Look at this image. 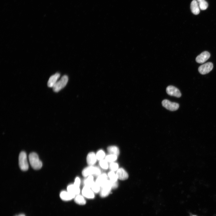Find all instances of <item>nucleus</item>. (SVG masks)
<instances>
[{
  "label": "nucleus",
  "instance_id": "obj_1",
  "mask_svg": "<svg viewBox=\"0 0 216 216\" xmlns=\"http://www.w3.org/2000/svg\"><path fill=\"white\" fill-rule=\"evenodd\" d=\"M30 164L32 167L35 170L40 169L43 166V163L39 159L38 154L35 152L30 153L29 155Z\"/></svg>",
  "mask_w": 216,
  "mask_h": 216
},
{
  "label": "nucleus",
  "instance_id": "obj_2",
  "mask_svg": "<svg viewBox=\"0 0 216 216\" xmlns=\"http://www.w3.org/2000/svg\"><path fill=\"white\" fill-rule=\"evenodd\" d=\"M101 174L100 169L99 167L93 166H89L85 168L82 171V174L85 177L93 175L98 177Z\"/></svg>",
  "mask_w": 216,
  "mask_h": 216
},
{
  "label": "nucleus",
  "instance_id": "obj_3",
  "mask_svg": "<svg viewBox=\"0 0 216 216\" xmlns=\"http://www.w3.org/2000/svg\"><path fill=\"white\" fill-rule=\"evenodd\" d=\"M19 164L20 167L23 171L27 170L29 168V165L27 160V155L24 151L22 152L19 155Z\"/></svg>",
  "mask_w": 216,
  "mask_h": 216
},
{
  "label": "nucleus",
  "instance_id": "obj_4",
  "mask_svg": "<svg viewBox=\"0 0 216 216\" xmlns=\"http://www.w3.org/2000/svg\"><path fill=\"white\" fill-rule=\"evenodd\" d=\"M68 80V77L67 75L63 76L60 80L57 81L53 87V91L55 92L60 91L66 86Z\"/></svg>",
  "mask_w": 216,
  "mask_h": 216
},
{
  "label": "nucleus",
  "instance_id": "obj_5",
  "mask_svg": "<svg viewBox=\"0 0 216 216\" xmlns=\"http://www.w3.org/2000/svg\"><path fill=\"white\" fill-rule=\"evenodd\" d=\"M112 189L111 181L108 180L105 184L101 187L100 195L101 197H107L110 194Z\"/></svg>",
  "mask_w": 216,
  "mask_h": 216
},
{
  "label": "nucleus",
  "instance_id": "obj_6",
  "mask_svg": "<svg viewBox=\"0 0 216 216\" xmlns=\"http://www.w3.org/2000/svg\"><path fill=\"white\" fill-rule=\"evenodd\" d=\"M162 104L163 107L171 111H176L179 107V105L178 103L171 102L167 100H163L162 102Z\"/></svg>",
  "mask_w": 216,
  "mask_h": 216
},
{
  "label": "nucleus",
  "instance_id": "obj_7",
  "mask_svg": "<svg viewBox=\"0 0 216 216\" xmlns=\"http://www.w3.org/2000/svg\"><path fill=\"white\" fill-rule=\"evenodd\" d=\"M213 67V64L212 63L208 62L200 66L199 68V71L201 74H205L211 71Z\"/></svg>",
  "mask_w": 216,
  "mask_h": 216
},
{
  "label": "nucleus",
  "instance_id": "obj_8",
  "mask_svg": "<svg viewBox=\"0 0 216 216\" xmlns=\"http://www.w3.org/2000/svg\"><path fill=\"white\" fill-rule=\"evenodd\" d=\"M166 91L167 94L170 96L177 98H180L181 96V94L180 90L173 86H170L167 87Z\"/></svg>",
  "mask_w": 216,
  "mask_h": 216
},
{
  "label": "nucleus",
  "instance_id": "obj_9",
  "mask_svg": "<svg viewBox=\"0 0 216 216\" xmlns=\"http://www.w3.org/2000/svg\"><path fill=\"white\" fill-rule=\"evenodd\" d=\"M210 56V53L207 51H204L196 57V62L199 64H203L206 62Z\"/></svg>",
  "mask_w": 216,
  "mask_h": 216
},
{
  "label": "nucleus",
  "instance_id": "obj_10",
  "mask_svg": "<svg viewBox=\"0 0 216 216\" xmlns=\"http://www.w3.org/2000/svg\"><path fill=\"white\" fill-rule=\"evenodd\" d=\"M108 175L105 173H101L97 177L95 183L101 187L104 185L108 181Z\"/></svg>",
  "mask_w": 216,
  "mask_h": 216
},
{
  "label": "nucleus",
  "instance_id": "obj_11",
  "mask_svg": "<svg viewBox=\"0 0 216 216\" xmlns=\"http://www.w3.org/2000/svg\"><path fill=\"white\" fill-rule=\"evenodd\" d=\"M116 174L118 179L121 180H126L129 178L128 173L123 168H119L117 171Z\"/></svg>",
  "mask_w": 216,
  "mask_h": 216
},
{
  "label": "nucleus",
  "instance_id": "obj_12",
  "mask_svg": "<svg viewBox=\"0 0 216 216\" xmlns=\"http://www.w3.org/2000/svg\"><path fill=\"white\" fill-rule=\"evenodd\" d=\"M82 194L85 197L88 199H92L95 197L93 191L90 188L84 186L82 191Z\"/></svg>",
  "mask_w": 216,
  "mask_h": 216
},
{
  "label": "nucleus",
  "instance_id": "obj_13",
  "mask_svg": "<svg viewBox=\"0 0 216 216\" xmlns=\"http://www.w3.org/2000/svg\"><path fill=\"white\" fill-rule=\"evenodd\" d=\"M96 154L93 152L89 153L87 155V163L89 166H93L97 161Z\"/></svg>",
  "mask_w": 216,
  "mask_h": 216
},
{
  "label": "nucleus",
  "instance_id": "obj_14",
  "mask_svg": "<svg viewBox=\"0 0 216 216\" xmlns=\"http://www.w3.org/2000/svg\"><path fill=\"white\" fill-rule=\"evenodd\" d=\"M60 76V74L59 73H56L51 76L48 82V86L50 87H53L57 82Z\"/></svg>",
  "mask_w": 216,
  "mask_h": 216
},
{
  "label": "nucleus",
  "instance_id": "obj_15",
  "mask_svg": "<svg viewBox=\"0 0 216 216\" xmlns=\"http://www.w3.org/2000/svg\"><path fill=\"white\" fill-rule=\"evenodd\" d=\"M67 191L75 196L79 194L80 192L79 187L75 186L74 184L69 185L67 188Z\"/></svg>",
  "mask_w": 216,
  "mask_h": 216
},
{
  "label": "nucleus",
  "instance_id": "obj_16",
  "mask_svg": "<svg viewBox=\"0 0 216 216\" xmlns=\"http://www.w3.org/2000/svg\"><path fill=\"white\" fill-rule=\"evenodd\" d=\"M61 199L65 201H69L75 198V196L74 195L68 191H63L60 194Z\"/></svg>",
  "mask_w": 216,
  "mask_h": 216
},
{
  "label": "nucleus",
  "instance_id": "obj_17",
  "mask_svg": "<svg viewBox=\"0 0 216 216\" xmlns=\"http://www.w3.org/2000/svg\"><path fill=\"white\" fill-rule=\"evenodd\" d=\"M191 8L192 13L195 14H198L200 12V8L198 3L196 0H193L191 4Z\"/></svg>",
  "mask_w": 216,
  "mask_h": 216
},
{
  "label": "nucleus",
  "instance_id": "obj_18",
  "mask_svg": "<svg viewBox=\"0 0 216 216\" xmlns=\"http://www.w3.org/2000/svg\"><path fill=\"white\" fill-rule=\"evenodd\" d=\"M107 150L110 154L115 155L117 156H118L120 153L119 148L116 146H109L107 148Z\"/></svg>",
  "mask_w": 216,
  "mask_h": 216
},
{
  "label": "nucleus",
  "instance_id": "obj_19",
  "mask_svg": "<svg viewBox=\"0 0 216 216\" xmlns=\"http://www.w3.org/2000/svg\"><path fill=\"white\" fill-rule=\"evenodd\" d=\"M95 183L93 176L92 175L88 176V178L84 181L85 186L90 188Z\"/></svg>",
  "mask_w": 216,
  "mask_h": 216
},
{
  "label": "nucleus",
  "instance_id": "obj_20",
  "mask_svg": "<svg viewBox=\"0 0 216 216\" xmlns=\"http://www.w3.org/2000/svg\"><path fill=\"white\" fill-rule=\"evenodd\" d=\"M74 201L77 204L80 205H83L86 203V201L83 196L79 194L75 197Z\"/></svg>",
  "mask_w": 216,
  "mask_h": 216
},
{
  "label": "nucleus",
  "instance_id": "obj_21",
  "mask_svg": "<svg viewBox=\"0 0 216 216\" xmlns=\"http://www.w3.org/2000/svg\"><path fill=\"white\" fill-rule=\"evenodd\" d=\"M197 1L201 10H205L207 8L208 4L205 0H197Z\"/></svg>",
  "mask_w": 216,
  "mask_h": 216
},
{
  "label": "nucleus",
  "instance_id": "obj_22",
  "mask_svg": "<svg viewBox=\"0 0 216 216\" xmlns=\"http://www.w3.org/2000/svg\"><path fill=\"white\" fill-rule=\"evenodd\" d=\"M117 157L118 156L116 155L110 154L105 156V160L108 162L111 163L116 160L117 159Z\"/></svg>",
  "mask_w": 216,
  "mask_h": 216
},
{
  "label": "nucleus",
  "instance_id": "obj_23",
  "mask_svg": "<svg viewBox=\"0 0 216 216\" xmlns=\"http://www.w3.org/2000/svg\"><path fill=\"white\" fill-rule=\"evenodd\" d=\"M108 177L110 178V180L113 182H116L117 181V180L118 179L117 176L114 172V171H110L108 174Z\"/></svg>",
  "mask_w": 216,
  "mask_h": 216
},
{
  "label": "nucleus",
  "instance_id": "obj_24",
  "mask_svg": "<svg viewBox=\"0 0 216 216\" xmlns=\"http://www.w3.org/2000/svg\"><path fill=\"white\" fill-rule=\"evenodd\" d=\"M96 155L97 160L100 161L103 160L105 157V153L104 151L102 150H100L98 151Z\"/></svg>",
  "mask_w": 216,
  "mask_h": 216
},
{
  "label": "nucleus",
  "instance_id": "obj_25",
  "mask_svg": "<svg viewBox=\"0 0 216 216\" xmlns=\"http://www.w3.org/2000/svg\"><path fill=\"white\" fill-rule=\"evenodd\" d=\"M109 168L111 171H115L119 169V165L118 164L114 162L110 163Z\"/></svg>",
  "mask_w": 216,
  "mask_h": 216
},
{
  "label": "nucleus",
  "instance_id": "obj_26",
  "mask_svg": "<svg viewBox=\"0 0 216 216\" xmlns=\"http://www.w3.org/2000/svg\"><path fill=\"white\" fill-rule=\"evenodd\" d=\"M100 165L101 168L105 170L109 168L108 162L105 159L100 160Z\"/></svg>",
  "mask_w": 216,
  "mask_h": 216
},
{
  "label": "nucleus",
  "instance_id": "obj_27",
  "mask_svg": "<svg viewBox=\"0 0 216 216\" xmlns=\"http://www.w3.org/2000/svg\"><path fill=\"white\" fill-rule=\"evenodd\" d=\"M91 189L94 192L98 193L100 191L101 187L95 182Z\"/></svg>",
  "mask_w": 216,
  "mask_h": 216
},
{
  "label": "nucleus",
  "instance_id": "obj_28",
  "mask_svg": "<svg viewBox=\"0 0 216 216\" xmlns=\"http://www.w3.org/2000/svg\"><path fill=\"white\" fill-rule=\"evenodd\" d=\"M80 183L81 180L80 178L78 177H77L75 179L74 184L77 186L80 187Z\"/></svg>",
  "mask_w": 216,
  "mask_h": 216
},
{
  "label": "nucleus",
  "instance_id": "obj_29",
  "mask_svg": "<svg viewBox=\"0 0 216 216\" xmlns=\"http://www.w3.org/2000/svg\"><path fill=\"white\" fill-rule=\"evenodd\" d=\"M197 165L200 167H203L204 165V164L203 162L199 161L197 163Z\"/></svg>",
  "mask_w": 216,
  "mask_h": 216
},
{
  "label": "nucleus",
  "instance_id": "obj_30",
  "mask_svg": "<svg viewBox=\"0 0 216 216\" xmlns=\"http://www.w3.org/2000/svg\"><path fill=\"white\" fill-rule=\"evenodd\" d=\"M190 190L192 193H194L197 191V189L194 186H192L190 188Z\"/></svg>",
  "mask_w": 216,
  "mask_h": 216
},
{
  "label": "nucleus",
  "instance_id": "obj_31",
  "mask_svg": "<svg viewBox=\"0 0 216 216\" xmlns=\"http://www.w3.org/2000/svg\"><path fill=\"white\" fill-rule=\"evenodd\" d=\"M213 199L214 201L216 202V194L214 195L213 197Z\"/></svg>",
  "mask_w": 216,
  "mask_h": 216
},
{
  "label": "nucleus",
  "instance_id": "obj_32",
  "mask_svg": "<svg viewBox=\"0 0 216 216\" xmlns=\"http://www.w3.org/2000/svg\"><path fill=\"white\" fill-rule=\"evenodd\" d=\"M15 216H25V215L24 214H21L18 215H16Z\"/></svg>",
  "mask_w": 216,
  "mask_h": 216
},
{
  "label": "nucleus",
  "instance_id": "obj_33",
  "mask_svg": "<svg viewBox=\"0 0 216 216\" xmlns=\"http://www.w3.org/2000/svg\"><path fill=\"white\" fill-rule=\"evenodd\" d=\"M191 216H197L195 215H192Z\"/></svg>",
  "mask_w": 216,
  "mask_h": 216
}]
</instances>
